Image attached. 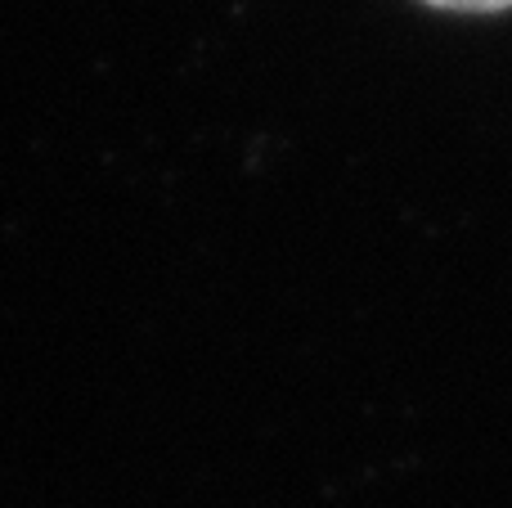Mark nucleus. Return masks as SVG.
<instances>
[{
  "label": "nucleus",
  "instance_id": "obj_1",
  "mask_svg": "<svg viewBox=\"0 0 512 508\" xmlns=\"http://www.w3.org/2000/svg\"><path fill=\"white\" fill-rule=\"evenodd\" d=\"M436 9H459V14H495V9H512V0H423Z\"/></svg>",
  "mask_w": 512,
  "mask_h": 508
}]
</instances>
